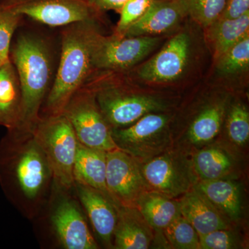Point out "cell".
<instances>
[{"instance_id":"ac0fdd59","label":"cell","mask_w":249,"mask_h":249,"mask_svg":"<svg viewBox=\"0 0 249 249\" xmlns=\"http://www.w3.org/2000/svg\"><path fill=\"white\" fill-rule=\"evenodd\" d=\"M178 204L180 213L191 223L199 236L229 228L223 214L196 186L181 196Z\"/></svg>"},{"instance_id":"d6986e66","label":"cell","mask_w":249,"mask_h":249,"mask_svg":"<svg viewBox=\"0 0 249 249\" xmlns=\"http://www.w3.org/2000/svg\"><path fill=\"white\" fill-rule=\"evenodd\" d=\"M106 153L78 142L73 163L74 182L91 187L109 196L106 182Z\"/></svg>"},{"instance_id":"83f0119b","label":"cell","mask_w":249,"mask_h":249,"mask_svg":"<svg viewBox=\"0 0 249 249\" xmlns=\"http://www.w3.org/2000/svg\"><path fill=\"white\" fill-rule=\"evenodd\" d=\"M163 235L172 249H200L199 235L181 213L166 227Z\"/></svg>"},{"instance_id":"7c38bea8","label":"cell","mask_w":249,"mask_h":249,"mask_svg":"<svg viewBox=\"0 0 249 249\" xmlns=\"http://www.w3.org/2000/svg\"><path fill=\"white\" fill-rule=\"evenodd\" d=\"M106 159L108 194L119 206H135L139 198L150 191L141 163L119 148L107 152Z\"/></svg>"},{"instance_id":"44dd1931","label":"cell","mask_w":249,"mask_h":249,"mask_svg":"<svg viewBox=\"0 0 249 249\" xmlns=\"http://www.w3.org/2000/svg\"><path fill=\"white\" fill-rule=\"evenodd\" d=\"M205 29V37L214 60L249 36V13L236 19L219 17Z\"/></svg>"},{"instance_id":"5b68a950","label":"cell","mask_w":249,"mask_h":249,"mask_svg":"<svg viewBox=\"0 0 249 249\" xmlns=\"http://www.w3.org/2000/svg\"><path fill=\"white\" fill-rule=\"evenodd\" d=\"M31 132L47 157L54 181L65 189L71 188L78 141L70 121L63 114L42 117Z\"/></svg>"},{"instance_id":"2e32d148","label":"cell","mask_w":249,"mask_h":249,"mask_svg":"<svg viewBox=\"0 0 249 249\" xmlns=\"http://www.w3.org/2000/svg\"><path fill=\"white\" fill-rule=\"evenodd\" d=\"M229 96H219L197 111L187 128V142L196 146L210 145L222 129L229 103Z\"/></svg>"},{"instance_id":"1f68e13d","label":"cell","mask_w":249,"mask_h":249,"mask_svg":"<svg viewBox=\"0 0 249 249\" xmlns=\"http://www.w3.org/2000/svg\"><path fill=\"white\" fill-rule=\"evenodd\" d=\"M249 13V0H226L220 17L236 19Z\"/></svg>"},{"instance_id":"d6a6232c","label":"cell","mask_w":249,"mask_h":249,"mask_svg":"<svg viewBox=\"0 0 249 249\" xmlns=\"http://www.w3.org/2000/svg\"><path fill=\"white\" fill-rule=\"evenodd\" d=\"M87 4L96 12L103 14L105 11H114L121 12L127 0H85Z\"/></svg>"},{"instance_id":"f1b7e54d","label":"cell","mask_w":249,"mask_h":249,"mask_svg":"<svg viewBox=\"0 0 249 249\" xmlns=\"http://www.w3.org/2000/svg\"><path fill=\"white\" fill-rule=\"evenodd\" d=\"M22 16L0 4V60L9 61L11 40Z\"/></svg>"},{"instance_id":"cb8c5ba5","label":"cell","mask_w":249,"mask_h":249,"mask_svg":"<svg viewBox=\"0 0 249 249\" xmlns=\"http://www.w3.org/2000/svg\"><path fill=\"white\" fill-rule=\"evenodd\" d=\"M135 206L157 235L163 234L166 227L180 214L178 199L155 191L142 194Z\"/></svg>"},{"instance_id":"4dcf8cb0","label":"cell","mask_w":249,"mask_h":249,"mask_svg":"<svg viewBox=\"0 0 249 249\" xmlns=\"http://www.w3.org/2000/svg\"><path fill=\"white\" fill-rule=\"evenodd\" d=\"M199 245L200 249H232L241 247L238 236L229 228L199 236Z\"/></svg>"},{"instance_id":"484cf974","label":"cell","mask_w":249,"mask_h":249,"mask_svg":"<svg viewBox=\"0 0 249 249\" xmlns=\"http://www.w3.org/2000/svg\"><path fill=\"white\" fill-rule=\"evenodd\" d=\"M228 137L237 146H244L249 139V112L245 103L231 101L225 116Z\"/></svg>"},{"instance_id":"52a82bcc","label":"cell","mask_w":249,"mask_h":249,"mask_svg":"<svg viewBox=\"0 0 249 249\" xmlns=\"http://www.w3.org/2000/svg\"><path fill=\"white\" fill-rule=\"evenodd\" d=\"M62 114L70 121L80 143L106 152L118 148L89 82L77 90Z\"/></svg>"},{"instance_id":"277c9868","label":"cell","mask_w":249,"mask_h":249,"mask_svg":"<svg viewBox=\"0 0 249 249\" xmlns=\"http://www.w3.org/2000/svg\"><path fill=\"white\" fill-rule=\"evenodd\" d=\"M103 116L111 129L133 124L152 112L169 111L168 101L133 88L124 73L96 71L88 80Z\"/></svg>"},{"instance_id":"9a60e30c","label":"cell","mask_w":249,"mask_h":249,"mask_svg":"<svg viewBox=\"0 0 249 249\" xmlns=\"http://www.w3.org/2000/svg\"><path fill=\"white\" fill-rule=\"evenodd\" d=\"M185 18L186 14L178 0H155L146 13L123 36H160L178 27Z\"/></svg>"},{"instance_id":"9c48e42d","label":"cell","mask_w":249,"mask_h":249,"mask_svg":"<svg viewBox=\"0 0 249 249\" xmlns=\"http://www.w3.org/2000/svg\"><path fill=\"white\" fill-rule=\"evenodd\" d=\"M161 40L160 36H106L100 32L93 46V67L96 71L127 73L155 51Z\"/></svg>"},{"instance_id":"8fae6325","label":"cell","mask_w":249,"mask_h":249,"mask_svg":"<svg viewBox=\"0 0 249 249\" xmlns=\"http://www.w3.org/2000/svg\"><path fill=\"white\" fill-rule=\"evenodd\" d=\"M0 4L22 17L27 16L50 27L98 20L102 14L91 9L85 0H0Z\"/></svg>"},{"instance_id":"6da1fadb","label":"cell","mask_w":249,"mask_h":249,"mask_svg":"<svg viewBox=\"0 0 249 249\" xmlns=\"http://www.w3.org/2000/svg\"><path fill=\"white\" fill-rule=\"evenodd\" d=\"M7 130L0 142V184L10 200L31 213L45 197L53 175L31 131Z\"/></svg>"},{"instance_id":"8992f818","label":"cell","mask_w":249,"mask_h":249,"mask_svg":"<svg viewBox=\"0 0 249 249\" xmlns=\"http://www.w3.org/2000/svg\"><path fill=\"white\" fill-rule=\"evenodd\" d=\"M171 121L169 111L150 113L127 127L111 129V136L118 148L142 163L172 147Z\"/></svg>"},{"instance_id":"7a4b0ae2","label":"cell","mask_w":249,"mask_h":249,"mask_svg":"<svg viewBox=\"0 0 249 249\" xmlns=\"http://www.w3.org/2000/svg\"><path fill=\"white\" fill-rule=\"evenodd\" d=\"M97 22L98 19H89L64 27L58 70L42 106L41 117L62 114L72 96L96 71L92 49L101 32Z\"/></svg>"},{"instance_id":"30bf717a","label":"cell","mask_w":249,"mask_h":249,"mask_svg":"<svg viewBox=\"0 0 249 249\" xmlns=\"http://www.w3.org/2000/svg\"><path fill=\"white\" fill-rule=\"evenodd\" d=\"M193 42L191 34L178 31L161 49L136 70L139 79L149 84H170L186 73L191 61Z\"/></svg>"},{"instance_id":"836d02e7","label":"cell","mask_w":249,"mask_h":249,"mask_svg":"<svg viewBox=\"0 0 249 249\" xmlns=\"http://www.w3.org/2000/svg\"><path fill=\"white\" fill-rule=\"evenodd\" d=\"M4 63H5V62L1 61V60H0V67H1V65H2L3 64H4Z\"/></svg>"},{"instance_id":"4fadbf2b","label":"cell","mask_w":249,"mask_h":249,"mask_svg":"<svg viewBox=\"0 0 249 249\" xmlns=\"http://www.w3.org/2000/svg\"><path fill=\"white\" fill-rule=\"evenodd\" d=\"M52 220L59 240L65 248H98L83 214L73 201L69 199L60 201L54 210Z\"/></svg>"},{"instance_id":"d4e9b609","label":"cell","mask_w":249,"mask_h":249,"mask_svg":"<svg viewBox=\"0 0 249 249\" xmlns=\"http://www.w3.org/2000/svg\"><path fill=\"white\" fill-rule=\"evenodd\" d=\"M215 61L216 72L222 78H231L248 72L249 36L232 46Z\"/></svg>"},{"instance_id":"e0dca14e","label":"cell","mask_w":249,"mask_h":249,"mask_svg":"<svg viewBox=\"0 0 249 249\" xmlns=\"http://www.w3.org/2000/svg\"><path fill=\"white\" fill-rule=\"evenodd\" d=\"M113 238L114 249H147L153 242L155 233L136 206L119 205Z\"/></svg>"},{"instance_id":"4316f807","label":"cell","mask_w":249,"mask_h":249,"mask_svg":"<svg viewBox=\"0 0 249 249\" xmlns=\"http://www.w3.org/2000/svg\"><path fill=\"white\" fill-rule=\"evenodd\" d=\"M186 17L203 29L220 17L226 0H178Z\"/></svg>"},{"instance_id":"603a6c76","label":"cell","mask_w":249,"mask_h":249,"mask_svg":"<svg viewBox=\"0 0 249 249\" xmlns=\"http://www.w3.org/2000/svg\"><path fill=\"white\" fill-rule=\"evenodd\" d=\"M196 187L221 213L233 220L240 217L242 201L240 183L225 178L198 181Z\"/></svg>"},{"instance_id":"ba28073f","label":"cell","mask_w":249,"mask_h":249,"mask_svg":"<svg viewBox=\"0 0 249 249\" xmlns=\"http://www.w3.org/2000/svg\"><path fill=\"white\" fill-rule=\"evenodd\" d=\"M141 165L150 191L173 199L181 197L198 182L191 159L178 149L171 147Z\"/></svg>"},{"instance_id":"5bb4252c","label":"cell","mask_w":249,"mask_h":249,"mask_svg":"<svg viewBox=\"0 0 249 249\" xmlns=\"http://www.w3.org/2000/svg\"><path fill=\"white\" fill-rule=\"evenodd\" d=\"M82 204L86 210L93 229L107 247L111 241L118 219V206L103 192L91 187L76 183Z\"/></svg>"},{"instance_id":"7402d4cb","label":"cell","mask_w":249,"mask_h":249,"mask_svg":"<svg viewBox=\"0 0 249 249\" xmlns=\"http://www.w3.org/2000/svg\"><path fill=\"white\" fill-rule=\"evenodd\" d=\"M198 181L225 178L235 169V158L224 147L211 145L198 150L191 159Z\"/></svg>"},{"instance_id":"f546056e","label":"cell","mask_w":249,"mask_h":249,"mask_svg":"<svg viewBox=\"0 0 249 249\" xmlns=\"http://www.w3.org/2000/svg\"><path fill=\"white\" fill-rule=\"evenodd\" d=\"M155 0H127L123 6L120 19L114 29V34L123 36L132 24L146 13Z\"/></svg>"},{"instance_id":"ffe728a7","label":"cell","mask_w":249,"mask_h":249,"mask_svg":"<svg viewBox=\"0 0 249 249\" xmlns=\"http://www.w3.org/2000/svg\"><path fill=\"white\" fill-rule=\"evenodd\" d=\"M22 107V91L16 67L11 60L0 67V125L17 127Z\"/></svg>"},{"instance_id":"3957f363","label":"cell","mask_w":249,"mask_h":249,"mask_svg":"<svg viewBox=\"0 0 249 249\" xmlns=\"http://www.w3.org/2000/svg\"><path fill=\"white\" fill-rule=\"evenodd\" d=\"M9 59L22 91L20 118L15 128L32 131L41 120L40 109L52 87L53 56L49 42L32 33H22L10 48Z\"/></svg>"}]
</instances>
